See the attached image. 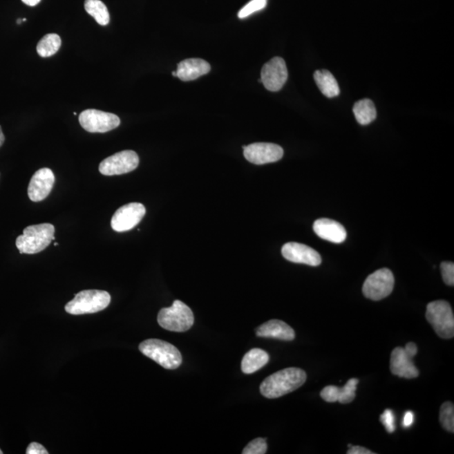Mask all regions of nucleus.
Masks as SVG:
<instances>
[{
  "label": "nucleus",
  "mask_w": 454,
  "mask_h": 454,
  "mask_svg": "<svg viewBox=\"0 0 454 454\" xmlns=\"http://www.w3.org/2000/svg\"><path fill=\"white\" fill-rule=\"evenodd\" d=\"M380 421L382 424L386 426L388 433H394L397 426H395V418L393 411L387 409L384 411V413L380 416Z\"/></svg>",
  "instance_id": "nucleus-29"
},
{
  "label": "nucleus",
  "mask_w": 454,
  "mask_h": 454,
  "mask_svg": "<svg viewBox=\"0 0 454 454\" xmlns=\"http://www.w3.org/2000/svg\"><path fill=\"white\" fill-rule=\"evenodd\" d=\"M55 184V176L52 170L48 168L41 169L34 173L30 181L28 196L33 202L44 200L52 191Z\"/></svg>",
  "instance_id": "nucleus-14"
},
{
  "label": "nucleus",
  "mask_w": 454,
  "mask_h": 454,
  "mask_svg": "<svg viewBox=\"0 0 454 454\" xmlns=\"http://www.w3.org/2000/svg\"><path fill=\"white\" fill-rule=\"evenodd\" d=\"M111 301V294L104 290H88L75 294V299L65 306L71 315L93 314L106 309Z\"/></svg>",
  "instance_id": "nucleus-3"
},
{
  "label": "nucleus",
  "mask_w": 454,
  "mask_h": 454,
  "mask_svg": "<svg viewBox=\"0 0 454 454\" xmlns=\"http://www.w3.org/2000/svg\"><path fill=\"white\" fill-rule=\"evenodd\" d=\"M140 351L166 370H176L181 366L182 355L173 344L160 339H149L139 345Z\"/></svg>",
  "instance_id": "nucleus-4"
},
{
  "label": "nucleus",
  "mask_w": 454,
  "mask_h": 454,
  "mask_svg": "<svg viewBox=\"0 0 454 454\" xmlns=\"http://www.w3.org/2000/svg\"><path fill=\"white\" fill-rule=\"evenodd\" d=\"M426 320L437 334L444 339L454 336V316L451 305L445 301L430 302L426 306Z\"/></svg>",
  "instance_id": "nucleus-6"
},
{
  "label": "nucleus",
  "mask_w": 454,
  "mask_h": 454,
  "mask_svg": "<svg viewBox=\"0 0 454 454\" xmlns=\"http://www.w3.org/2000/svg\"><path fill=\"white\" fill-rule=\"evenodd\" d=\"M5 135H3L2 128L0 126V147H1L3 144V142H5Z\"/></svg>",
  "instance_id": "nucleus-35"
},
{
  "label": "nucleus",
  "mask_w": 454,
  "mask_h": 454,
  "mask_svg": "<svg viewBox=\"0 0 454 454\" xmlns=\"http://www.w3.org/2000/svg\"><path fill=\"white\" fill-rule=\"evenodd\" d=\"M353 114L360 125L366 126L374 122L377 116V111L374 102L370 100L358 101L353 106Z\"/></svg>",
  "instance_id": "nucleus-22"
},
{
  "label": "nucleus",
  "mask_w": 454,
  "mask_h": 454,
  "mask_svg": "<svg viewBox=\"0 0 454 454\" xmlns=\"http://www.w3.org/2000/svg\"><path fill=\"white\" fill-rule=\"evenodd\" d=\"M27 454H48L46 449L38 442H32L26 449Z\"/></svg>",
  "instance_id": "nucleus-30"
},
{
  "label": "nucleus",
  "mask_w": 454,
  "mask_h": 454,
  "mask_svg": "<svg viewBox=\"0 0 454 454\" xmlns=\"http://www.w3.org/2000/svg\"><path fill=\"white\" fill-rule=\"evenodd\" d=\"M3 452L1 451V449H0V454H2Z\"/></svg>",
  "instance_id": "nucleus-38"
},
{
  "label": "nucleus",
  "mask_w": 454,
  "mask_h": 454,
  "mask_svg": "<svg viewBox=\"0 0 454 454\" xmlns=\"http://www.w3.org/2000/svg\"><path fill=\"white\" fill-rule=\"evenodd\" d=\"M414 422V414L413 411L408 410L405 413L403 419V426L405 428H408L411 425L413 424Z\"/></svg>",
  "instance_id": "nucleus-32"
},
{
  "label": "nucleus",
  "mask_w": 454,
  "mask_h": 454,
  "mask_svg": "<svg viewBox=\"0 0 454 454\" xmlns=\"http://www.w3.org/2000/svg\"><path fill=\"white\" fill-rule=\"evenodd\" d=\"M267 0H251L238 12L239 19H245L249 15L265 9Z\"/></svg>",
  "instance_id": "nucleus-26"
},
{
  "label": "nucleus",
  "mask_w": 454,
  "mask_h": 454,
  "mask_svg": "<svg viewBox=\"0 0 454 454\" xmlns=\"http://www.w3.org/2000/svg\"><path fill=\"white\" fill-rule=\"evenodd\" d=\"M21 1L26 3V6H36L41 2V0H21Z\"/></svg>",
  "instance_id": "nucleus-34"
},
{
  "label": "nucleus",
  "mask_w": 454,
  "mask_h": 454,
  "mask_svg": "<svg viewBox=\"0 0 454 454\" xmlns=\"http://www.w3.org/2000/svg\"><path fill=\"white\" fill-rule=\"evenodd\" d=\"M287 79H288V69L283 58L275 57L263 66L261 81L267 91L271 92L281 91Z\"/></svg>",
  "instance_id": "nucleus-12"
},
{
  "label": "nucleus",
  "mask_w": 454,
  "mask_h": 454,
  "mask_svg": "<svg viewBox=\"0 0 454 454\" xmlns=\"http://www.w3.org/2000/svg\"><path fill=\"white\" fill-rule=\"evenodd\" d=\"M145 215L146 208L141 203L134 202L123 205L112 217L111 227L117 232L130 231L141 223Z\"/></svg>",
  "instance_id": "nucleus-10"
},
{
  "label": "nucleus",
  "mask_w": 454,
  "mask_h": 454,
  "mask_svg": "<svg viewBox=\"0 0 454 454\" xmlns=\"http://www.w3.org/2000/svg\"><path fill=\"white\" fill-rule=\"evenodd\" d=\"M405 350L409 353L411 357L416 356L417 354L418 349L416 344L414 343H408L406 344Z\"/></svg>",
  "instance_id": "nucleus-33"
},
{
  "label": "nucleus",
  "mask_w": 454,
  "mask_h": 454,
  "mask_svg": "<svg viewBox=\"0 0 454 454\" xmlns=\"http://www.w3.org/2000/svg\"><path fill=\"white\" fill-rule=\"evenodd\" d=\"M244 157L248 162L256 165L278 162L284 156V150L274 143L258 142L243 146Z\"/></svg>",
  "instance_id": "nucleus-11"
},
{
  "label": "nucleus",
  "mask_w": 454,
  "mask_h": 454,
  "mask_svg": "<svg viewBox=\"0 0 454 454\" xmlns=\"http://www.w3.org/2000/svg\"><path fill=\"white\" fill-rule=\"evenodd\" d=\"M84 8L99 25L107 26L110 22V13L106 6L100 0H85Z\"/></svg>",
  "instance_id": "nucleus-23"
},
{
  "label": "nucleus",
  "mask_w": 454,
  "mask_h": 454,
  "mask_svg": "<svg viewBox=\"0 0 454 454\" xmlns=\"http://www.w3.org/2000/svg\"><path fill=\"white\" fill-rule=\"evenodd\" d=\"M139 165V157L134 151L126 150L112 155L100 162L99 170L104 176H122L133 172Z\"/></svg>",
  "instance_id": "nucleus-8"
},
{
  "label": "nucleus",
  "mask_w": 454,
  "mask_h": 454,
  "mask_svg": "<svg viewBox=\"0 0 454 454\" xmlns=\"http://www.w3.org/2000/svg\"><path fill=\"white\" fill-rule=\"evenodd\" d=\"M158 322L161 328L168 331L184 332L192 328L195 317L187 305L177 300L171 308H162L159 312Z\"/></svg>",
  "instance_id": "nucleus-5"
},
{
  "label": "nucleus",
  "mask_w": 454,
  "mask_h": 454,
  "mask_svg": "<svg viewBox=\"0 0 454 454\" xmlns=\"http://www.w3.org/2000/svg\"><path fill=\"white\" fill-rule=\"evenodd\" d=\"M349 450L347 452L348 454H374L370 451V449L360 447V446H352L351 444L348 445Z\"/></svg>",
  "instance_id": "nucleus-31"
},
{
  "label": "nucleus",
  "mask_w": 454,
  "mask_h": 454,
  "mask_svg": "<svg viewBox=\"0 0 454 454\" xmlns=\"http://www.w3.org/2000/svg\"><path fill=\"white\" fill-rule=\"evenodd\" d=\"M318 88L328 98H334L340 94V88L334 76L328 70H318L314 73Z\"/></svg>",
  "instance_id": "nucleus-21"
},
{
  "label": "nucleus",
  "mask_w": 454,
  "mask_h": 454,
  "mask_svg": "<svg viewBox=\"0 0 454 454\" xmlns=\"http://www.w3.org/2000/svg\"><path fill=\"white\" fill-rule=\"evenodd\" d=\"M282 255L290 262L316 267L321 263V257L312 247L298 243H288L282 247Z\"/></svg>",
  "instance_id": "nucleus-13"
},
{
  "label": "nucleus",
  "mask_w": 454,
  "mask_h": 454,
  "mask_svg": "<svg viewBox=\"0 0 454 454\" xmlns=\"http://www.w3.org/2000/svg\"><path fill=\"white\" fill-rule=\"evenodd\" d=\"M172 75H173V76L177 77V72H176V71L173 72V73H172Z\"/></svg>",
  "instance_id": "nucleus-36"
},
{
  "label": "nucleus",
  "mask_w": 454,
  "mask_h": 454,
  "mask_svg": "<svg viewBox=\"0 0 454 454\" xmlns=\"http://www.w3.org/2000/svg\"><path fill=\"white\" fill-rule=\"evenodd\" d=\"M269 361V355L263 349L254 348L247 352L242 361L244 374L250 375L265 366Z\"/></svg>",
  "instance_id": "nucleus-20"
},
{
  "label": "nucleus",
  "mask_w": 454,
  "mask_h": 454,
  "mask_svg": "<svg viewBox=\"0 0 454 454\" xmlns=\"http://www.w3.org/2000/svg\"><path fill=\"white\" fill-rule=\"evenodd\" d=\"M57 245H58L57 243H54V246H57Z\"/></svg>",
  "instance_id": "nucleus-37"
},
{
  "label": "nucleus",
  "mask_w": 454,
  "mask_h": 454,
  "mask_svg": "<svg viewBox=\"0 0 454 454\" xmlns=\"http://www.w3.org/2000/svg\"><path fill=\"white\" fill-rule=\"evenodd\" d=\"M211 71V65L200 58H189L178 64L177 77L182 81L196 80L198 77L207 75Z\"/></svg>",
  "instance_id": "nucleus-18"
},
{
  "label": "nucleus",
  "mask_w": 454,
  "mask_h": 454,
  "mask_svg": "<svg viewBox=\"0 0 454 454\" xmlns=\"http://www.w3.org/2000/svg\"><path fill=\"white\" fill-rule=\"evenodd\" d=\"M258 337L283 341H292L296 337L294 329L285 321L271 320L260 325L256 331Z\"/></svg>",
  "instance_id": "nucleus-19"
},
{
  "label": "nucleus",
  "mask_w": 454,
  "mask_h": 454,
  "mask_svg": "<svg viewBox=\"0 0 454 454\" xmlns=\"http://www.w3.org/2000/svg\"><path fill=\"white\" fill-rule=\"evenodd\" d=\"M62 45V40L57 34H48L42 37L37 46L39 55L41 57H52L58 52Z\"/></svg>",
  "instance_id": "nucleus-24"
},
{
  "label": "nucleus",
  "mask_w": 454,
  "mask_h": 454,
  "mask_svg": "<svg viewBox=\"0 0 454 454\" xmlns=\"http://www.w3.org/2000/svg\"><path fill=\"white\" fill-rule=\"evenodd\" d=\"M411 357L405 348H395L391 353L390 371L394 375L405 379L417 378L419 370L415 366Z\"/></svg>",
  "instance_id": "nucleus-15"
},
{
  "label": "nucleus",
  "mask_w": 454,
  "mask_h": 454,
  "mask_svg": "<svg viewBox=\"0 0 454 454\" xmlns=\"http://www.w3.org/2000/svg\"><path fill=\"white\" fill-rule=\"evenodd\" d=\"M394 286L393 273L384 267L368 275L363 285V293L370 300L377 301L389 296Z\"/></svg>",
  "instance_id": "nucleus-7"
},
{
  "label": "nucleus",
  "mask_w": 454,
  "mask_h": 454,
  "mask_svg": "<svg viewBox=\"0 0 454 454\" xmlns=\"http://www.w3.org/2000/svg\"><path fill=\"white\" fill-rule=\"evenodd\" d=\"M441 271L442 279L446 285H454V265L452 262H444L441 263Z\"/></svg>",
  "instance_id": "nucleus-28"
},
{
  "label": "nucleus",
  "mask_w": 454,
  "mask_h": 454,
  "mask_svg": "<svg viewBox=\"0 0 454 454\" xmlns=\"http://www.w3.org/2000/svg\"><path fill=\"white\" fill-rule=\"evenodd\" d=\"M79 120L81 126L91 133H106L115 129L120 124L117 115L93 108L84 111Z\"/></svg>",
  "instance_id": "nucleus-9"
},
{
  "label": "nucleus",
  "mask_w": 454,
  "mask_h": 454,
  "mask_svg": "<svg viewBox=\"0 0 454 454\" xmlns=\"http://www.w3.org/2000/svg\"><path fill=\"white\" fill-rule=\"evenodd\" d=\"M55 227L49 223L27 227L15 240L21 254H36L48 247L55 240Z\"/></svg>",
  "instance_id": "nucleus-2"
},
{
  "label": "nucleus",
  "mask_w": 454,
  "mask_h": 454,
  "mask_svg": "<svg viewBox=\"0 0 454 454\" xmlns=\"http://www.w3.org/2000/svg\"><path fill=\"white\" fill-rule=\"evenodd\" d=\"M358 384V379H351L348 380L346 385L341 388L334 386L325 387L321 392V397L325 401L330 403H350L355 399Z\"/></svg>",
  "instance_id": "nucleus-17"
},
{
  "label": "nucleus",
  "mask_w": 454,
  "mask_h": 454,
  "mask_svg": "<svg viewBox=\"0 0 454 454\" xmlns=\"http://www.w3.org/2000/svg\"><path fill=\"white\" fill-rule=\"evenodd\" d=\"M440 422L448 432H454V406L452 402L442 404L440 409Z\"/></svg>",
  "instance_id": "nucleus-25"
},
{
  "label": "nucleus",
  "mask_w": 454,
  "mask_h": 454,
  "mask_svg": "<svg viewBox=\"0 0 454 454\" xmlns=\"http://www.w3.org/2000/svg\"><path fill=\"white\" fill-rule=\"evenodd\" d=\"M306 378L305 372L301 368H285L263 380L260 386V392L266 398L281 397L304 385Z\"/></svg>",
  "instance_id": "nucleus-1"
},
{
  "label": "nucleus",
  "mask_w": 454,
  "mask_h": 454,
  "mask_svg": "<svg viewBox=\"0 0 454 454\" xmlns=\"http://www.w3.org/2000/svg\"><path fill=\"white\" fill-rule=\"evenodd\" d=\"M267 450L266 439L259 437L250 442L243 449V454H265L267 453Z\"/></svg>",
  "instance_id": "nucleus-27"
},
{
  "label": "nucleus",
  "mask_w": 454,
  "mask_h": 454,
  "mask_svg": "<svg viewBox=\"0 0 454 454\" xmlns=\"http://www.w3.org/2000/svg\"><path fill=\"white\" fill-rule=\"evenodd\" d=\"M313 229L319 238L328 242L341 243L347 238L346 230L343 225L336 220L327 218L316 220Z\"/></svg>",
  "instance_id": "nucleus-16"
}]
</instances>
